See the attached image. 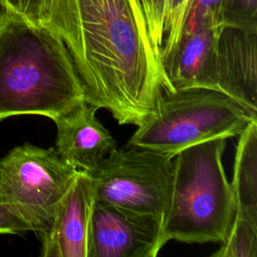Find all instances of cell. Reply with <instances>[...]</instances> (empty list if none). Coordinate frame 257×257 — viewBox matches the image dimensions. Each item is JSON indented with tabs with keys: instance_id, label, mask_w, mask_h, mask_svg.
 Returning a JSON list of instances; mask_svg holds the SVG:
<instances>
[{
	"instance_id": "obj_1",
	"label": "cell",
	"mask_w": 257,
	"mask_h": 257,
	"mask_svg": "<svg viewBox=\"0 0 257 257\" xmlns=\"http://www.w3.org/2000/svg\"><path fill=\"white\" fill-rule=\"evenodd\" d=\"M43 25L65 44L85 101L140 125L167 82L127 0H48Z\"/></svg>"
},
{
	"instance_id": "obj_2",
	"label": "cell",
	"mask_w": 257,
	"mask_h": 257,
	"mask_svg": "<svg viewBox=\"0 0 257 257\" xmlns=\"http://www.w3.org/2000/svg\"><path fill=\"white\" fill-rule=\"evenodd\" d=\"M83 102L84 87L61 38L0 6V120L22 114L54 120Z\"/></svg>"
},
{
	"instance_id": "obj_3",
	"label": "cell",
	"mask_w": 257,
	"mask_h": 257,
	"mask_svg": "<svg viewBox=\"0 0 257 257\" xmlns=\"http://www.w3.org/2000/svg\"><path fill=\"white\" fill-rule=\"evenodd\" d=\"M225 138L204 141L179 152L163 218L162 242H222L234 216V201L222 157Z\"/></svg>"
},
{
	"instance_id": "obj_4",
	"label": "cell",
	"mask_w": 257,
	"mask_h": 257,
	"mask_svg": "<svg viewBox=\"0 0 257 257\" xmlns=\"http://www.w3.org/2000/svg\"><path fill=\"white\" fill-rule=\"evenodd\" d=\"M254 113L224 92L193 86L162 88L153 112L138 125L127 146L153 150L173 159L195 144L239 136Z\"/></svg>"
},
{
	"instance_id": "obj_5",
	"label": "cell",
	"mask_w": 257,
	"mask_h": 257,
	"mask_svg": "<svg viewBox=\"0 0 257 257\" xmlns=\"http://www.w3.org/2000/svg\"><path fill=\"white\" fill-rule=\"evenodd\" d=\"M77 171L54 148L15 147L0 160V203L29 231L39 233L51 221Z\"/></svg>"
},
{
	"instance_id": "obj_6",
	"label": "cell",
	"mask_w": 257,
	"mask_h": 257,
	"mask_svg": "<svg viewBox=\"0 0 257 257\" xmlns=\"http://www.w3.org/2000/svg\"><path fill=\"white\" fill-rule=\"evenodd\" d=\"M87 174L93 182L95 201L163 220L172 191L171 156L126 146L116 149Z\"/></svg>"
},
{
	"instance_id": "obj_7",
	"label": "cell",
	"mask_w": 257,
	"mask_h": 257,
	"mask_svg": "<svg viewBox=\"0 0 257 257\" xmlns=\"http://www.w3.org/2000/svg\"><path fill=\"white\" fill-rule=\"evenodd\" d=\"M163 220L95 201L87 257H156L162 242Z\"/></svg>"
},
{
	"instance_id": "obj_8",
	"label": "cell",
	"mask_w": 257,
	"mask_h": 257,
	"mask_svg": "<svg viewBox=\"0 0 257 257\" xmlns=\"http://www.w3.org/2000/svg\"><path fill=\"white\" fill-rule=\"evenodd\" d=\"M207 88L220 90L257 113V31L221 27Z\"/></svg>"
},
{
	"instance_id": "obj_9",
	"label": "cell",
	"mask_w": 257,
	"mask_h": 257,
	"mask_svg": "<svg viewBox=\"0 0 257 257\" xmlns=\"http://www.w3.org/2000/svg\"><path fill=\"white\" fill-rule=\"evenodd\" d=\"M94 202L93 182L78 170L51 221L38 233L42 257H87Z\"/></svg>"
},
{
	"instance_id": "obj_10",
	"label": "cell",
	"mask_w": 257,
	"mask_h": 257,
	"mask_svg": "<svg viewBox=\"0 0 257 257\" xmlns=\"http://www.w3.org/2000/svg\"><path fill=\"white\" fill-rule=\"evenodd\" d=\"M97 109L85 101L53 120L57 128L55 151L76 170L87 173L117 149L112 135L96 117Z\"/></svg>"
},
{
	"instance_id": "obj_11",
	"label": "cell",
	"mask_w": 257,
	"mask_h": 257,
	"mask_svg": "<svg viewBox=\"0 0 257 257\" xmlns=\"http://www.w3.org/2000/svg\"><path fill=\"white\" fill-rule=\"evenodd\" d=\"M221 27H203L181 36L161 63L167 89L207 87L215 42Z\"/></svg>"
},
{
	"instance_id": "obj_12",
	"label": "cell",
	"mask_w": 257,
	"mask_h": 257,
	"mask_svg": "<svg viewBox=\"0 0 257 257\" xmlns=\"http://www.w3.org/2000/svg\"><path fill=\"white\" fill-rule=\"evenodd\" d=\"M127 1L141 34L162 67L163 58L182 36L186 19L195 0Z\"/></svg>"
},
{
	"instance_id": "obj_13",
	"label": "cell",
	"mask_w": 257,
	"mask_h": 257,
	"mask_svg": "<svg viewBox=\"0 0 257 257\" xmlns=\"http://www.w3.org/2000/svg\"><path fill=\"white\" fill-rule=\"evenodd\" d=\"M230 186L234 216L257 224V120L251 121L239 135Z\"/></svg>"
},
{
	"instance_id": "obj_14",
	"label": "cell",
	"mask_w": 257,
	"mask_h": 257,
	"mask_svg": "<svg viewBox=\"0 0 257 257\" xmlns=\"http://www.w3.org/2000/svg\"><path fill=\"white\" fill-rule=\"evenodd\" d=\"M214 257H256L257 224L250 220L234 216L229 231Z\"/></svg>"
},
{
	"instance_id": "obj_15",
	"label": "cell",
	"mask_w": 257,
	"mask_h": 257,
	"mask_svg": "<svg viewBox=\"0 0 257 257\" xmlns=\"http://www.w3.org/2000/svg\"><path fill=\"white\" fill-rule=\"evenodd\" d=\"M220 23L257 31V0H222Z\"/></svg>"
},
{
	"instance_id": "obj_16",
	"label": "cell",
	"mask_w": 257,
	"mask_h": 257,
	"mask_svg": "<svg viewBox=\"0 0 257 257\" xmlns=\"http://www.w3.org/2000/svg\"><path fill=\"white\" fill-rule=\"evenodd\" d=\"M221 3L222 0H195L186 19L182 35L203 27H221Z\"/></svg>"
},
{
	"instance_id": "obj_17",
	"label": "cell",
	"mask_w": 257,
	"mask_h": 257,
	"mask_svg": "<svg viewBox=\"0 0 257 257\" xmlns=\"http://www.w3.org/2000/svg\"><path fill=\"white\" fill-rule=\"evenodd\" d=\"M47 3L48 0H0V6L38 24L44 19Z\"/></svg>"
},
{
	"instance_id": "obj_18",
	"label": "cell",
	"mask_w": 257,
	"mask_h": 257,
	"mask_svg": "<svg viewBox=\"0 0 257 257\" xmlns=\"http://www.w3.org/2000/svg\"><path fill=\"white\" fill-rule=\"evenodd\" d=\"M28 231L27 225L0 203V234H21Z\"/></svg>"
}]
</instances>
